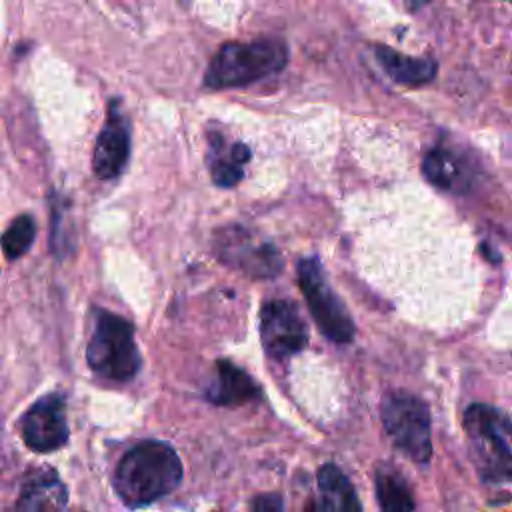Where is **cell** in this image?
<instances>
[{
	"label": "cell",
	"mask_w": 512,
	"mask_h": 512,
	"mask_svg": "<svg viewBox=\"0 0 512 512\" xmlns=\"http://www.w3.org/2000/svg\"><path fill=\"white\" fill-rule=\"evenodd\" d=\"M376 58L384 68V72L400 84H410V86L426 84L436 76V62L426 58L404 56L386 46H380L376 50Z\"/></svg>",
	"instance_id": "cell-16"
},
{
	"label": "cell",
	"mask_w": 512,
	"mask_h": 512,
	"mask_svg": "<svg viewBox=\"0 0 512 512\" xmlns=\"http://www.w3.org/2000/svg\"><path fill=\"white\" fill-rule=\"evenodd\" d=\"M248 160H250V148L244 142L232 140L220 130L208 132L206 164L214 184L222 188L236 186L244 178Z\"/></svg>",
	"instance_id": "cell-12"
},
{
	"label": "cell",
	"mask_w": 512,
	"mask_h": 512,
	"mask_svg": "<svg viewBox=\"0 0 512 512\" xmlns=\"http://www.w3.org/2000/svg\"><path fill=\"white\" fill-rule=\"evenodd\" d=\"M288 62V48L280 38L228 42L210 60L204 86L212 90L238 88L280 72Z\"/></svg>",
	"instance_id": "cell-2"
},
{
	"label": "cell",
	"mask_w": 512,
	"mask_h": 512,
	"mask_svg": "<svg viewBox=\"0 0 512 512\" xmlns=\"http://www.w3.org/2000/svg\"><path fill=\"white\" fill-rule=\"evenodd\" d=\"M14 512H84L68 510V490L56 470L36 468L28 474L16 500Z\"/></svg>",
	"instance_id": "cell-11"
},
{
	"label": "cell",
	"mask_w": 512,
	"mask_h": 512,
	"mask_svg": "<svg viewBox=\"0 0 512 512\" xmlns=\"http://www.w3.org/2000/svg\"><path fill=\"white\" fill-rule=\"evenodd\" d=\"M86 362L106 380L124 382L134 378L140 370L134 326L108 310H96L94 330L86 346Z\"/></svg>",
	"instance_id": "cell-4"
},
{
	"label": "cell",
	"mask_w": 512,
	"mask_h": 512,
	"mask_svg": "<svg viewBox=\"0 0 512 512\" xmlns=\"http://www.w3.org/2000/svg\"><path fill=\"white\" fill-rule=\"evenodd\" d=\"M298 284L322 334L338 344L350 342L354 336L352 316L330 288L316 258H304L298 262Z\"/></svg>",
	"instance_id": "cell-6"
},
{
	"label": "cell",
	"mask_w": 512,
	"mask_h": 512,
	"mask_svg": "<svg viewBox=\"0 0 512 512\" xmlns=\"http://www.w3.org/2000/svg\"><path fill=\"white\" fill-rule=\"evenodd\" d=\"M382 424L390 440L410 460L426 464L432 456L428 406L406 392H392L382 402Z\"/></svg>",
	"instance_id": "cell-5"
},
{
	"label": "cell",
	"mask_w": 512,
	"mask_h": 512,
	"mask_svg": "<svg viewBox=\"0 0 512 512\" xmlns=\"http://www.w3.org/2000/svg\"><path fill=\"white\" fill-rule=\"evenodd\" d=\"M260 334L270 358L284 360L308 342V328L290 300H268L260 312Z\"/></svg>",
	"instance_id": "cell-7"
},
{
	"label": "cell",
	"mask_w": 512,
	"mask_h": 512,
	"mask_svg": "<svg viewBox=\"0 0 512 512\" xmlns=\"http://www.w3.org/2000/svg\"><path fill=\"white\" fill-rule=\"evenodd\" d=\"M304 512H362L352 482L336 464H324L318 470V492Z\"/></svg>",
	"instance_id": "cell-13"
},
{
	"label": "cell",
	"mask_w": 512,
	"mask_h": 512,
	"mask_svg": "<svg viewBox=\"0 0 512 512\" xmlns=\"http://www.w3.org/2000/svg\"><path fill=\"white\" fill-rule=\"evenodd\" d=\"M250 512H284L282 496L276 492L258 494L250 504Z\"/></svg>",
	"instance_id": "cell-19"
},
{
	"label": "cell",
	"mask_w": 512,
	"mask_h": 512,
	"mask_svg": "<svg viewBox=\"0 0 512 512\" xmlns=\"http://www.w3.org/2000/svg\"><path fill=\"white\" fill-rule=\"evenodd\" d=\"M66 402L60 394L38 398L22 416V438L34 452H52L68 442Z\"/></svg>",
	"instance_id": "cell-9"
},
{
	"label": "cell",
	"mask_w": 512,
	"mask_h": 512,
	"mask_svg": "<svg viewBox=\"0 0 512 512\" xmlns=\"http://www.w3.org/2000/svg\"><path fill=\"white\" fill-rule=\"evenodd\" d=\"M36 236V224L34 218L28 214H22L18 218L12 220V224L4 230L0 246L2 252L8 260H16L20 258L24 252H28V248L32 246Z\"/></svg>",
	"instance_id": "cell-18"
},
{
	"label": "cell",
	"mask_w": 512,
	"mask_h": 512,
	"mask_svg": "<svg viewBox=\"0 0 512 512\" xmlns=\"http://www.w3.org/2000/svg\"><path fill=\"white\" fill-rule=\"evenodd\" d=\"M464 430L476 470L484 482H512V418L488 404L464 412Z\"/></svg>",
	"instance_id": "cell-3"
},
{
	"label": "cell",
	"mask_w": 512,
	"mask_h": 512,
	"mask_svg": "<svg viewBox=\"0 0 512 512\" xmlns=\"http://www.w3.org/2000/svg\"><path fill=\"white\" fill-rule=\"evenodd\" d=\"M208 402L216 406H240L260 396V388L254 378L230 360H218L214 364V378L204 390Z\"/></svg>",
	"instance_id": "cell-14"
},
{
	"label": "cell",
	"mask_w": 512,
	"mask_h": 512,
	"mask_svg": "<svg viewBox=\"0 0 512 512\" xmlns=\"http://www.w3.org/2000/svg\"><path fill=\"white\" fill-rule=\"evenodd\" d=\"M376 498L382 512H414L416 508L406 482L388 468L376 472Z\"/></svg>",
	"instance_id": "cell-17"
},
{
	"label": "cell",
	"mask_w": 512,
	"mask_h": 512,
	"mask_svg": "<svg viewBox=\"0 0 512 512\" xmlns=\"http://www.w3.org/2000/svg\"><path fill=\"white\" fill-rule=\"evenodd\" d=\"M130 156V126L120 108L118 100H112L108 106L106 122L96 138L92 154V170L102 180L116 178Z\"/></svg>",
	"instance_id": "cell-10"
},
{
	"label": "cell",
	"mask_w": 512,
	"mask_h": 512,
	"mask_svg": "<svg viewBox=\"0 0 512 512\" xmlns=\"http://www.w3.org/2000/svg\"><path fill=\"white\" fill-rule=\"evenodd\" d=\"M422 170H424L426 178L442 190L464 192L470 188L472 176L468 172V166L464 164L462 158H458L454 152H450L446 148H434L424 158Z\"/></svg>",
	"instance_id": "cell-15"
},
{
	"label": "cell",
	"mask_w": 512,
	"mask_h": 512,
	"mask_svg": "<svg viewBox=\"0 0 512 512\" xmlns=\"http://www.w3.org/2000/svg\"><path fill=\"white\" fill-rule=\"evenodd\" d=\"M216 252L222 262L232 268L244 270L252 276H274L282 270V258L272 244H256L250 232L238 226H230L218 232Z\"/></svg>",
	"instance_id": "cell-8"
},
{
	"label": "cell",
	"mask_w": 512,
	"mask_h": 512,
	"mask_svg": "<svg viewBox=\"0 0 512 512\" xmlns=\"http://www.w3.org/2000/svg\"><path fill=\"white\" fill-rule=\"evenodd\" d=\"M182 480V462L176 450L158 440H144L130 448L116 466L114 488L128 508L148 506Z\"/></svg>",
	"instance_id": "cell-1"
}]
</instances>
